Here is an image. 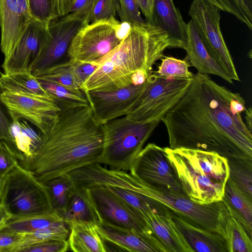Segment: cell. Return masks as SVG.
<instances>
[{"label":"cell","instance_id":"cb8c5ba5","mask_svg":"<svg viewBox=\"0 0 252 252\" xmlns=\"http://www.w3.org/2000/svg\"><path fill=\"white\" fill-rule=\"evenodd\" d=\"M70 233L69 249L75 252H107L104 241L98 232L95 222L72 221L67 223Z\"/></svg>","mask_w":252,"mask_h":252},{"label":"cell","instance_id":"52a82bcc","mask_svg":"<svg viewBox=\"0 0 252 252\" xmlns=\"http://www.w3.org/2000/svg\"><path fill=\"white\" fill-rule=\"evenodd\" d=\"M129 29L127 23L114 17L90 23L73 38L66 54L68 60L98 64L126 36Z\"/></svg>","mask_w":252,"mask_h":252},{"label":"cell","instance_id":"44dd1931","mask_svg":"<svg viewBox=\"0 0 252 252\" xmlns=\"http://www.w3.org/2000/svg\"><path fill=\"white\" fill-rule=\"evenodd\" d=\"M7 144L18 164L26 169L34 157L42 141V135L24 119L11 120Z\"/></svg>","mask_w":252,"mask_h":252},{"label":"cell","instance_id":"5b68a950","mask_svg":"<svg viewBox=\"0 0 252 252\" xmlns=\"http://www.w3.org/2000/svg\"><path fill=\"white\" fill-rule=\"evenodd\" d=\"M159 123H139L123 116L103 125L105 144L98 163L129 171Z\"/></svg>","mask_w":252,"mask_h":252},{"label":"cell","instance_id":"30bf717a","mask_svg":"<svg viewBox=\"0 0 252 252\" xmlns=\"http://www.w3.org/2000/svg\"><path fill=\"white\" fill-rule=\"evenodd\" d=\"M95 0L79 10L56 19L48 26L49 35L31 65L32 73L45 69L67 54L70 44L79 31L90 23Z\"/></svg>","mask_w":252,"mask_h":252},{"label":"cell","instance_id":"f5cc1de1","mask_svg":"<svg viewBox=\"0 0 252 252\" xmlns=\"http://www.w3.org/2000/svg\"><path fill=\"white\" fill-rule=\"evenodd\" d=\"M71 0V1L72 2V1L73 0Z\"/></svg>","mask_w":252,"mask_h":252},{"label":"cell","instance_id":"f35d334b","mask_svg":"<svg viewBox=\"0 0 252 252\" xmlns=\"http://www.w3.org/2000/svg\"><path fill=\"white\" fill-rule=\"evenodd\" d=\"M119 3L120 10L118 15L121 22L142 23L146 22L141 16L136 0H119Z\"/></svg>","mask_w":252,"mask_h":252},{"label":"cell","instance_id":"1f68e13d","mask_svg":"<svg viewBox=\"0 0 252 252\" xmlns=\"http://www.w3.org/2000/svg\"><path fill=\"white\" fill-rule=\"evenodd\" d=\"M229 179L252 198V158L228 159Z\"/></svg>","mask_w":252,"mask_h":252},{"label":"cell","instance_id":"60d3db41","mask_svg":"<svg viewBox=\"0 0 252 252\" xmlns=\"http://www.w3.org/2000/svg\"><path fill=\"white\" fill-rule=\"evenodd\" d=\"M68 240H50L36 243L22 249L24 252H64L69 249Z\"/></svg>","mask_w":252,"mask_h":252},{"label":"cell","instance_id":"d6a6232c","mask_svg":"<svg viewBox=\"0 0 252 252\" xmlns=\"http://www.w3.org/2000/svg\"><path fill=\"white\" fill-rule=\"evenodd\" d=\"M76 189L70 198L62 218L66 223L72 221L95 222L91 207L83 193Z\"/></svg>","mask_w":252,"mask_h":252},{"label":"cell","instance_id":"bcb514c9","mask_svg":"<svg viewBox=\"0 0 252 252\" xmlns=\"http://www.w3.org/2000/svg\"><path fill=\"white\" fill-rule=\"evenodd\" d=\"M149 76L145 71L139 69L132 74L131 84L134 85H142L146 82Z\"/></svg>","mask_w":252,"mask_h":252},{"label":"cell","instance_id":"d4e9b609","mask_svg":"<svg viewBox=\"0 0 252 252\" xmlns=\"http://www.w3.org/2000/svg\"><path fill=\"white\" fill-rule=\"evenodd\" d=\"M28 0H0V28L5 33L22 30L32 20Z\"/></svg>","mask_w":252,"mask_h":252},{"label":"cell","instance_id":"681fc988","mask_svg":"<svg viewBox=\"0 0 252 252\" xmlns=\"http://www.w3.org/2000/svg\"><path fill=\"white\" fill-rule=\"evenodd\" d=\"M136 1L140 11L145 17V20L147 21L150 15L149 0H136Z\"/></svg>","mask_w":252,"mask_h":252},{"label":"cell","instance_id":"7dc6e473","mask_svg":"<svg viewBox=\"0 0 252 252\" xmlns=\"http://www.w3.org/2000/svg\"><path fill=\"white\" fill-rule=\"evenodd\" d=\"M94 0H73L69 8V13L86 7Z\"/></svg>","mask_w":252,"mask_h":252},{"label":"cell","instance_id":"d6986e66","mask_svg":"<svg viewBox=\"0 0 252 252\" xmlns=\"http://www.w3.org/2000/svg\"><path fill=\"white\" fill-rule=\"evenodd\" d=\"M149 23L159 27L168 34L175 48L184 49L187 24L173 0H149Z\"/></svg>","mask_w":252,"mask_h":252},{"label":"cell","instance_id":"8992f818","mask_svg":"<svg viewBox=\"0 0 252 252\" xmlns=\"http://www.w3.org/2000/svg\"><path fill=\"white\" fill-rule=\"evenodd\" d=\"M1 203L11 215L19 217L54 211L43 184L17 163L3 180Z\"/></svg>","mask_w":252,"mask_h":252},{"label":"cell","instance_id":"8d00e7d4","mask_svg":"<svg viewBox=\"0 0 252 252\" xmlns=\"http://www.w3.org/2000/svg\"><path fill=\"white\" fill-rule=\"evenodd\" d=\"M28 2L33 20L47 24L55 20L52 0H28Z\"/></svg>","mask_w":252,"mask_h":252},{"label":"cell","instance_id":"3957f363","mask_svg":"<svg viewBox=\"0 0 252 252\" xmlns=\"http://www.w3.org/2000/svg\"><path fill=\"white\" fill-rule=\"evenodd\" d=\"M175 48L168 33L159 27L147 21L130 23L126 36L98 63L80 89L108 92L127 87L132 84L134 72L142 69L150 76L164 51Z\"/></svg>","mask_w":252,"mask_h":252},{"label":"cell","instance_id":"8fae6325","mask_svg":"<svg viewBox=\"0 0 252 252\" xmlns=\"http://www.w3.org/2000/svg\"><path fill=\"white\" fill-rule=\"evenodd\" d=\"M76 188L86 197L95 222L103 221L129 228L163 245L138 212L109 191L99 188Z\"/></svg>","mask_w":252,"mask_h":252},{"label":"cell","instance_id":"ab89813d","mask_svg":"<svg viewBox=\"0 0 252 252\" xmlns=\"http://www.w3.org/2000/svg\"><path fill=\"white\" fill-rule=\"evenodd\" d=\"M17 163L9 145L4 140H0V179L3 180Z\"/></svg>","mask_w":252,"mask_h":252},{"label":"cell","instance_id":"7402d4cb","mask_svg":"<svg viewBox=\"0 0 252 252\" xmlns=\"http://www.w3.org/2000/svg\"><path fill=\"white\" fill-rule=\"evenodd\" d=\"M172 219L193 252H227L217 233L195 225L172 211Z\"/></svg>","mask_w":252,"mask_h":252},{"label":"cell","instance_id":"4fadbf2b","mask_svg":"<svg viewBox=\"0 0 252 252\" xmlns=\"http://www.w3.org/2000/svg\"><path fill=\"white\" fill-rule=\"evenodd\" d=\"M0 102L11 120H25L42 134L50 129L61 111L53 99L39 96L1 92Z\"/></svg>","mask_w":252,"mask_h":252},{"label":"cell","instance_id":"83f0119b","mask_svg":"<svg viewBox=\"0 0 252 252\" xmlns=\"http://www.w3.org/2000/svg\"><path fill=\"white\" fill-rule=\"evenodd\" d=\"M43 184L48 194L52 209L61 217L76 189L72 179L68 174Z\"/></svg>","mask_w":252,"mask_h":252},{"label":"cell","instance_id":"484cf974","mask_svg":"<svg viewBox=\"0 0 252 252\" xmlns=\"http://www.w3.org/2000/svg\"><path fill=\"white\" fill-rule=\"evenodd\" d=\"M0 89L1 92H8L53 99L30 72L3 73L0 77Z\"/></svg>","mask_w":252,"mask_h":252},{"label":"cell","instance_id":"ee69618b","mask_svg":"<svg viewBox=\"0 0 252 252\" xmlns=\"http://www.w3.org/2000/svg\"><path fill=\"white\" fill-rule=\"evenodd\" d=\"M2 74L0 70V77ZM0 104V140L7 142L9 140V127L11 121L8 118Z\"/></svg>","mask_w":252,"mask_h":252},{"label":"cell","instance_id":"9c48e42d","mask_svg":"<svg viewBox=\"0 0 252 252\" xmlns=\"http://www.w3.org/2000/svg\"><path fill=\"white\" fill-rule=\"evenodd\" d=\"M220 12L207 0H193L189 15L210 56L231 80L240 81L221 32Z\"/></svg>","mask_w":252,"mask_h":252},{"label":"cell","instance_id":"836d02e7","mask_svg":"<svg viewBox=\"0 0 252 252\" xmlns=\"http://www.w3.org/2000/svg\"><path fill=\"white\" fill-rule=\"evenodd\" d=\"M224 197L249 224L252 226V198L229 178L225 186Z\"/></svg>","mask_w":252,"mask_h":252},{"label":"cell","instance_id":"ffe728a7","mask_svg":"<svg viewBox=\"0 0 252 252\" xmlns=\"http://www.w3.org/2000/svg\"><path fill=\"white\" fill-rule=\"evenodd\" d=\"M172 213L163 206L150 210L144 219L167 252H193L174 221Z\"/></svg>","mask_w":252,"mask_h":252},{"label":"cell","instance_id":"b9f144b4","mask_svg":"<svg viewBox=\"0 0 252 252\" xmlns=\"http://www.w3.org/2000/svg\"><path fill=\"white\" fill-rule=\"evenodd\" d=\"M73 72L78 84L81 86L97 68L98 64L71 62Z\"/></svg>","mask_w":252,"mask_h":252},{"label":"cell","instance_id":"e575fe53","mask_svg":"<svg viewBox=\"0 0 252 252\" xmlns=\"http://www.w3.org/2000/svg\"><path fill=\"white\" fill-rule=\"evenodd\" d=\"M220 11L228 13L252 30V0H207Z\"/></svg>","mask_w":252,"mask_h":252},{"label":"cell","instance_id":"ba28073f","mask_svg":"<svg viewBox=\"0 0 252 252\" xmlns=\"http://www.w3.org/2000/svg\"><path fill=\"white\" fill-rule=\"evenodd\" d=\"M192 78H168L152 73L137 101L126 116L139 123L160 122L189 87Z\"/></svg>","mask_w":252,"mask_h":252},{"label":"cell","instance_id":"4dcf8cb0","mask_svg":"<svg viewBox=\"0 0 252 252\" xmlns=\"http://www.w3.org/2000/svg\"><path fill=\"white\" fill-rule=\"evenodd\" d=\"M32 74L37 79L45 80L71 88L80 89L73 72L71 62L68 60L60 62Z\"/></svg>","mask_w":252,"mask_h":252},{"label":"cell","instance_id":"2e32d148","mask_svg":"<svg viewBox=\"0 0 252 252\" xmlns=\"http://www.w3.org/2000/svg\"><path fill=\"white\" fill-rule=\"evenodd\" d=\"M49 24L32 19L28 25L11 55L2 64L4 73L30 72L49 35Z\"/></svg>","mask_w":252,"mask_h":252},{"label":"cell","instance_id":"f6af8a7d","mask_svg":"<svg viewBox=\"0 0 252 252\" xmlns=\"http://www.w3.org/2000/svg\"><path fill=\"white\" fill-rule=\"evenodd\" d=\"M55 19L69 13L70 0H52Z\"/></svg>","mask_w":252,"mask_h":252},{"label":"cell","instance_id":"4316f807","mask_svg":"<svg viewBox=\"0 0 252 252\" xmlns=\"http://www.w3.org/2000/svg\"><path fill=\"white\" fill-rule=\"evenodd\" d=\"M66 223L55 211L29 216L11 217L1 230L24 234Z\"/></svg>","mask_w":252,"mask_h":252},{"label":"cell","instance_id":"f907efd6","mask_svg":"<svg viewBox=\"0 0 252 252\" xmlns=\"http://www.w3.org/2000/svg\"><path fill=\"white\" fill-rule=\"evenodd\" d=\"M246 125L249 130L252 132V110L251 107L246 109L245 111Z\"/></svg>","mask_w":252,"mask_h":252},{"label":"cell","instance_id":"f1b7e54d","mask_svg":"<svg viewBox=\"0 0 252 252\" xmlns=\"http://www.w3.org/2000/svg\"><path fill=\"white\" fill-rule=\"evenodd\" d=\"M37 80L61 110L89 105L85 93L81 89L71 88L45 80Z\"/></svg>","mask_w":252,"mask_h":252},{"label":"cell","instance_id":"ac0fdd59","mask_svg":"<svg viewBox=\"0 0 252 252\" xmlns=\"http://www.w3.org/2000/svg\"><path fill=\"white\" fill-rule=\"evenodd\" d=\"M95 223L106 247H113L115 251L167 252L163 245L135 230L103 221Z\"/></svg>","mask_w":252,"mask_h":252},{"label":"cell","instance_id":"d590c367","mask_svg":"<svg viewBox=\"0 0 252 252\" xmlns=\"http://www.w3.org/2000/svg\"><path fill=\"white\" fill-rule=\"evenodd\" d=\"M189 66L190 64L186 60L165 57L162 59L156 73L165 78L191 79L193 78V74L189 71Z\"/></svg>","mask_w":252,"mask_h":252},{"label":"cell","instance_id":"7a4b0ae2","mask_svg":"<svg viewBox=\"0 0 252 252\" xmlns=\"http://www.w3.org/2000/svg\"><path fill=\"white\" fill-rule=\"evenodd\" d=\"M26 169L40 182L94 163L103 151V125L95 119L91 106L61 110Z\"/></svg>","mask_w":252,"mask_h":252},{"label":"cell","instance_id":"9a60e30c","mask_svg":"<svg viewBox=\"0 0 252 252\" xmlns=\"http://www.w3.org/2000/svg\"><path fill=\"white\" fill-rule=\"evenodd\" d=\"M147 84H131L112 91H91L84 92L97 122H107L126 116L130 111Z\"/></svg>","mask_w":252,"mask_h":252},{"label":"cell","instance_id":"6da1fadb","mask_svg":"<svg viewBox=\"0 0 252 252\" xmlns=\"http://www.w3.org/2000/svg\"><path fill=\"white\" fill-rule=\"evenodd\" d=\"M245 101L208 75L193 74L188 90L161 120L169 148L216 152L227 159L252 158V132L244 122Z\"/></svg>","mask_w":252,"mask_h":252},{"label":"cell","instance_id":"816d5d0a","mask_svg":"<svg viewBox=\"0 0 252 252\" xmlns=\"http://www.w3.org/2000/svg\"><path fill=\"white\" fill-rule=\"evenodd\" d=\"M3 180L0 179V200L1 196V194H2V191Z\"/></svg>","mask_w":252,"mask_h":252},{"label":"cell","instance_id":"7c38bea8","mask_svg":"<svg viewBox=\"0 0 252 252\" xmlns=\"http://www.w3.org/2000/svg\"><path fill=\"white\" fill-rule=\"evenodd\" d=\"M129 171L152 188L184 193L167 158L164 147L155 143H149L143 148Z\"/></svg>","mask_w":252,"mask_h":252},{"label":"cell","instance_id":"7bdbcfd3","mask_svg":"<svg viewBox=\"0 0 252 252\" xmlns=\"http://www.w3.org/2000/svg\"><path fill=\"white\" fill-rule=\"evenodd\" d=\"M22 237V234L0 230V252H14Z\"/></svg>","mask_w":252,"mask_h":252},{"label":"cell","instance_id":"74e56055","mask_svg":"<svg viewBox=\"0 0 252 252\" xmlns=\"http://www.w3.org/2000/svg\"><path fill=\"white\" fill-rule=\"evenodd\" d=\"M119 10V0H95L90 23L111 17H116Z\"/></svg>","mask_w":252,"mask_h":252},{"label":"cell","instance_id":"5bb4252c","mask_svg":"<svg viewBox=\"0 0 252 252\" xmlns=\"http://www.w3.org/2000/svg\"><path fill=\"white\" fill-rule=\"evenodd\" d=\"M144 188L143 194L146 197L161 204L191 223L216 232L218 202L201 205L190 200L184 193L157 189L145 184Z\"/></svg>","mask_w":252,"mask_h":252},{"label":"cell","instance_id":"f546056e","mask_svg":"<svg viewBox=\"0 0 252 252\" xmlns=\"http://www.w3.org/2000/svg\"><path fill=\"white\" fill-rule=\"evenodd\" d=\"M70 233L66 223L52 226L36 231L22 234V238L14 250L19 252L30 245L50 240H68Z\"/></svg>","mask_w":252,"mask_h":252},{"label":"cell","instance_id":"c3c4849f","mask_svg":"<svg viewBox=\"0 0 252 252\" xmlns=\"http://www.w3.org/2000/svg\"><path fill=\"white\" fill-rule=\"evenodd\" d=\"M11 218V215L5 207L0 203V230L4 227L7 222Z\"/></svg>","mask_w":252,"mask_h":252},{"label":"cell","instance_id":"603a6c76","mask_svg":"<svg viewBox=\"0 0 252 252\" xmlns=\"http://www.w3.org/2000/svg\"><path fill=\"white\" fill-rule=\"evenodd\" d=\"M187 24V43L184 49L187 52L186 60L197 70V73L216 75L233 84L209 55L191 19Z\"/></svg>","mask_w":252,"mask_h":252},{"label":"cell","instance_id":"277c9868","mask_svg":"<svg viewBox=\"0 0 252 252\" xmlns=\"http://www.w3.org/2000/svg\"><path fill=\"white\" fill-rule=\"evenodd\" d=\"M164 149L183 191L190 200L207 205L223 198L229 174L226 158L198 149Z\"/></svg>","mask_w":252,"mask_h":252},{"label":"cell","instance_id":"e0dca14e","mask_svg":"<svg viewBox=\"0 0 252 252\" xmlns=\"http://www.w3.org/2000/svg\"><path fill=\"white\" fill-rule=\"evenodd\" d=\"M218 203L215 232L224 240L227 252H252V226L224 196Z\"/></svg>","mask_w":252,"mask_h":252}]
</instances>
